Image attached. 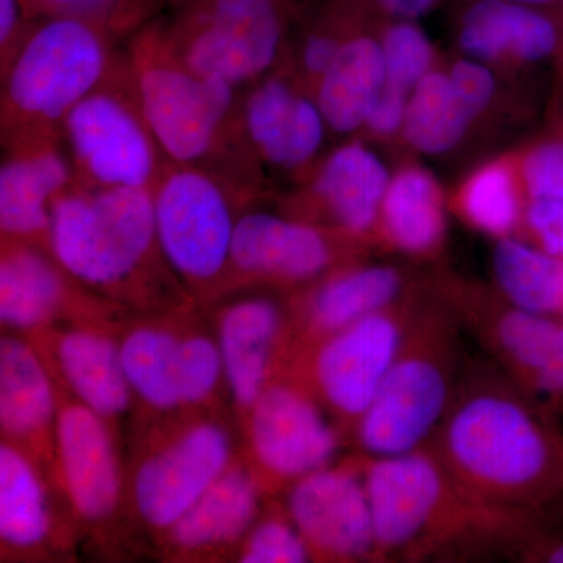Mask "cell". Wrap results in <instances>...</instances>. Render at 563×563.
<instances>
[{"label": "cell", "mask_w": 563, "mask_h": 563, "mask_svg": "<svg viewBox=\"0 0 563 563\" xmlns=\"http://www.w3.org/2000/svg\"><path fill=\"white\" fill-rule=\"evenodd\" d=\"M285 507L313 562H373V517L361 453L292 484Z\"/></svg>", "instance_id": "15"}, {"label": "cell", "mask_w": 563, "mask_h": 563, "mask_svg": "<svg viewBox=\"0 0 563 563\" xmlns=\"http://www.w3.org/2000/svg\"><path fill=\"white\" fill-rule=\"evenodd\" d=\"M432 295L526 395L550 410L563 409V321L472 282L444 277Z\"/></svg>", "instance_id": "7"}, {"label": "cell", "mask_w": 563, "mask_h": 563, "mask_svg": "<svg viewBox=\"0 0 563 563\" xmlns=\"http://www.w3.org/2000/svg\"><path fill=\"white\" fill-rule=\"evenodd\" d=\"M192 0H120L113 14H111V24L114 25H131L140 22L157 10L162 5H177L185 7Z\"/></svg>", "instance_id": "42"}, {"label": "cell", "mask_w": 563, "mask_h": 563, "mask_svg": "<svg viewBox=\"0 0 563 563\" xmlns=\"http://www.w3.org/2000/svg\"><path fill=\"white\" fill-rule=\"evenodd\" d=\"M421 298L410 288L379 312L291 352L287 368L317 396L344 442L376 398Z\"/></svg>", "instance_id": "6"}, {"label": "cell", "mask_w": 563, "mask_h": 563, "mask_svg": "<svg viewBox=\"0 0 563 563\" xmlns=\"http://www.w3.org/2000/svg\"><path fill=\"white\" fill-rule=\"evenodd\" d=\"M374 236L393 251L429 258L446 240V206L433 174L406 166L391 176Z\"/></svg>", "instance_id": "29"}, {"label": "cell", "mask_w": 563, "mask_h": 563, "mask_svg": "<svg viewBox=\"0 0 563 563\" xmlns=\"http://www.w3.org/2000/svg\"><path fill=\"white\" fill-rule=\"evenodd\" d=\"M152 195L166 266L195 290L224 279L236 220L220 181L196 166L176 165L161 173Z\"/></svg>", "instance_id": "11"}, {"label": "cell", "mask_w": 563, "mask_h": 563, "mask_svg": "<svg viewBox=\"0 0 563 563\" xmlns=\"http://www.w3.org/2000/svg\"><path fill=\"white\" fill-rule=\"evenodd\" d=\"M58 396L36 344L20 333L0 340V429L36 462H55Z\"/></svg>", "instance_id": "20"}, {"label": "cell", "mask_w": 563, "mask_h": 563, "mask_svg": "<svg viewBox=\"0 0 563 563\" xmlns=\"http://www.w3.org/2000/svg\"><path fill=\"white\" fill-rule=\"evenodd\" d=\"M391 265L347 263L302 287L288 299L292 347L309 346L391 306L410 290Z\"/></svg>", "instance_id": "19"}, {"label": "cell", "mask_w": 563, "mask_h": 563, "mask_svg": "<svg viewBox=\"0 0 563 563\" xmlns=\"http://www.w3.org/2000/svg\"><path fill=\"white\" fill-rule=\"evenodd\" d=\"M244 422L250 463L265 495L287 492L331 465L346 443L317 396L288 368L269 380Z\"/></svg>", "instance_id": "10"}, {"label": "cell", "mask_w": 563, "mask_h": 563, "mask_svg": "<svg viewBox=\"0 0 563 563\" xmlns=\"http://www.w3.org/2000/svg\"><path fill=\"white\" fill-rule=\"evenodd\" d=\"M387 85L412 92L433 68L435 49L418 21L387 18L379 35Z\"/></svg>", "instance_id": "34"}, {"label": "cell", "mask_w": 563, "mask_h": 563, "mask_svg": "<svg viewBox=\"0 0 563 563\" xmlns=\"http://www.w3.org/2000/svg\"><path fill=\"white\" fill-rule=\"evenodd\" d=\"M440 3L442 0H380L376 9L384 18L418 21L435 10Z\"/></svg>", "instance_id": "43"}, {"label": "cell", "mask_w": 563, "mask_h": 563, "mask_svg": "<svg viewBox=\"0 0 563 563\" xmlns=\"http://www.w3.org/2000/svg\"><path fill=\"white\" fill-rule=\"evenodd\" d=\"M135 63L133 91L162 154L174 165L203 161L231 117L235 88L188 68L165 36L144 41Z\"/></svg>", "instance_id": "8"}, {"label": "cell", "mask_w": 563, "mask_h": 563, "mask_svg": "<svg viewBox=\"0 0 563 563\" xmlns=\"http://www.w3.org/2000/svg\"><path fill=\"white\" fill-rule=\"evenodd\" d=\"M391 174L365 144H343L322 162L313 196L332 231L357 242L376 233Z\"/></svg>", "instance_id": "25"}, {"label": "cell", "mask_w": 563, "mask_h": 563, "mask_svg": "<svg viewBox=\"0 0 563 563\" xmlns=\"http://www.w3.org/2000/svg\"><path fill=\"white\" fill-rule=\"evenodd\" d=\"M265 495L251 463H231L195 506L166 531V542L180 554L207 553L243 542L258 520Z\"/></svg>", "instance_id": "27"}, {"label": "cell", "mask_w": 563, "mask_h": 563, "mask_svg": "<svg viewBox=\"0 0 563 563\" xmlns=\"http://www.w3.org/2000/svg\"><path fill=\"white\" fill-rule=\"evenodd\" d=\"M70 282L51 251L40 244L2 239L0 320L14 333H40L68 310Z\"/></svg>", "instance_id": "26"}, {"label": "cell", "mask_w": 563, "mask_h": 563, "mask_svg": "<svg viewBox=\"0 0 563 563\" xmlns=\"http://www.w3.org/2000/svg\"><path fill=\"white\" fill-rule=\"evenodd\" d=\"M520 179L528 199L563 201V140L532 147L521 162Z\"/></svg>", "instance_id": "36"}, {"label": "cell", "mask_w": 563, "mask_h": 563, "mask_svg": "<svg viewBox=\"0 0 563 563\" xmlns=\"http://www.w3.org/2000/svg\"><path fill=\"white\" fill-rule=\"evenodd\" d=\"M243 129L263 161L292 172L313 161L329 128L314 98L269 77L247 96Z\"/></svg>", "instance_id": "23"}, {"label": "cell", "mask_w": 563, "mask_h": 563, "mask_svg": "<svg viewBox=\"0 0 563 563\" xmlns=\"http://www.w3.org/2000/svg\"><path fill=\"white\" fill-rule=\"evenodd\" d=\"M521 228L533 246L563 258V201L528 199Z\"/></svg>", "instance_id": "38"}, {"label": "cell", "mask_w": 563, "mask_h": 563, "mask_svg": "<svg viewBox=\"0 0 563 563\" xmlns=\"http://www.w3.org/2000/svg\"><path fill=\"white\" fill-rule=\"evenodd\" d=\"M102 22L76 13L49 14L25 32L7 65L3 118L24 135H46L98 90L110 68Z\"/></svg>", "instance_id": "5"}, {"label": "cell", "mask_w": 563, "mask_h": 563, "mask_svg": "<svg viewBox=\"0 0 563 563\" xmlns=\"http://www.w3.org/2000/svg\"><path fill=\"white\" fill-rule=\"evenodd\" d=\"M561 24L550 9L512 0H466L457 24L465 57L484 63L547 60L561 43Z\"/></svg>", "instance_id": "24"}, {"label": "cell", "mask_w": 563, "mask_h": 563, "mask_svg": "<svg viewBox=\"0 0 563 563\" xmlns=\"http://www.w3.org/2000/svg\"><path fill=\"white\" fill-rule=\"evenodd\" d=\"M27 14L24 0H0V46L3 55L16 51L18 44L24 38L22 29Z\"/></svg>", "instance_id": "41"}, {"label": "cell", "mask_w": 563, "mask_h": 563, "mask_svg": "<svg viewBox=\"0 0 563 563\" xmlns=\"http://www.w3.org/2000/svg\"><path fill=\"white\" fill-rule=\"evenodd\" d=\"M239 558L244 563L312 562L309 548L285 506L274 507L255 521L244 537Z\"/></svg>", "instance_id": "35"}, {"label": "cell", "mask_w": 563, "mask_h": 563, "mask_svg": "<svg viewBox=\"0 0 563 563\" xmlns=\"http://www.w3.org/2000/svg\"><path fill=\"white\" fill-rule=\"evenodd\" d=\"M446 73L463 103L477 120L495 99L496 87H498L495 73L488 63L465 57V55L454 62Z\"/></svg>", "instance_id": "37"}, {"label": "cell", "mask_w": 563, "mask_h": 563, "mask_svg": "<svg viewBox=\"0 0 563 563\" xmlns=\"http://www.w3.org/2000/svg\"><path fill=\"white\" fill-rule=\"evenodd\" d=\"M232 462V437L222 422H185L144 451L133 470L131 498L140 520L152 531H169Z\"/></svg>", "instance_id": "13"}, {"label": "cell", "mask_w": 563, "mask_h": 563, "mask_svg": "<svg viewBox=\"0 0 563 563\" xmlns=\"http://www.w3.org/2000/svg\"><path fill=\"white\" fill-rule=\"evenodd\" d=\"M29 13L31 11H41V13H76L92 20H109L111 11L117 5L118 0H24Z\"/></svg>", "instance_id": "40"}, {"label": "cell", "mask_w": 563, "mask_h": 563, "mask_svg": "<svg viewBox=\"0 0 563 563\" xmlns=\"http://www.w3.org/2000/svg\"><path fill=\"white\" fill-rule=\"evenodd\" d=\"M73 162L46 135L22 136L0 168L3 240L49 247L52 209L73 187Z\"/></svg>", "instance_id": "21"}, {"label": "cell", "mask_w": 563, "mask_h": 563, "mask_svg": "<svg viewBox=\"0 0 563 563\" xmlns=\"http://www.w3.org/2000/svg\"><path fill=\"white\" fill-rule=\"evenodd\" d=\"M369 2H372L374 7H377L379 5L380 0H369Z\"/></svg>", "instance_id": "45"}, {"label": "cell", "mask_w": 563, "mask_h": 563, "mask_svg": "<svg viewBox=\"0 0 563 563\" xmlns=\"http://www.w3.org/2000/svg\"><path fill=\"white\" fill-rule=\"evenodd\" d=\"M362 242L313 222L252 211L236 220L231 269L244 279L306 287L354 263Z\"/></svg>", "instance_id": "16"}, {"label": "cell", "mask_w": 563, "mask_h": 563, "mask_svg": "<svg viewBox=\"0 0 563 563\" xmlns=\"http://www.w3.org/2000/svg\"><path fill=\"white\" fill-rule=\"evenodd\" d=\"M214 339L233 406L246 420L269 380L290 362L287 306L266 296L236 299L218 313Z\"/></svg>", "instance_id": "18"}, {"label": "cell", "mask_w": 563, "mask_h": 563, "mask_svg": "<svg viewBox=\"0 0 563 563\" xmlns=\"http://www.w3.org/2000/svg\"><path fill=\"white\" fill-rule=\"evenodd\" d=\"M521 179L512 166L493 162L473 173L459 195L457 207L463 220L476 231L506 239L523 222L526 202L521 198Z\"/></svg>", "instance_id": "33"}, {"label": "cell", "mask_w": 563, "mask_h": 563, "mask_svg": "<svg viewBox=\"0 0 563 563\" xmlns=\"http://www.w3.org/2000/svg\"><path fill=\"white\" fill-rule=\"evenodd\" d=\"M512 2L525 3V5L543 7V9H551V7L559 5L561 0H512Z\"/></svg>", "instance_id": "44"}, {"label": "cell", "mask_w": 563, "mask_h": 563, "mask_svg": "<svg viewBox=\"0 0 563 563\" xmlns=\"http://www.w3.org/2000/svg\"><path fill=\"white\" fill-rule=\"evenodd\" d=\"M409 96V92L385 84L384 91L369 111L363 129L376 136H393L401 133Z\"/></svg>", "instance_id": "39"}, {"label": "cell", "mask_w": 563, "mask_h": 563, "mask_svg": "<svg viewBox=\"0 0 563 563\" xmlns=\"http://www.w3.org/2000/svg\"><path fill=\"white\" fill-rule=\"evenodd\" d=\"M16 444H0V540L14 553H32L51 539L54 520L43 473Z\"/></svg>", "instance_id": "30"}, {"label": "cell", "mask_w": 563, "mask_h": 563, "mask_svg": "<svg viewBox=\"0 0 563 563\" xmlns=\"http://www.w3.org/2000/svg\"><path fill=\"white\" fill-rule=\"evenodd\" d=\"M496 290L529 312L563 317V258L515 236L496 240L492 254Z\"/></svg>", "instance_id": "31"}, {"label": "cell", "mask_w": 563, "mask_h": 563, "mask_svg": "<svg viewBox=\"0 0 563 563\" xmlns=\"http://www.w3.org/2000/svg\"><path fill=\"white\" fill-rule=\"evenodd\" d=\"M490 358H466L426 446L463 490L506 509L542 512L563 498V432Z\"/></svg>", "instance_id": "1"}, {"label": "cell", "mask_w": 563, "mask_h": 563, "mask_svg": "<svg viewBox=\"0 0 563 563\" xmlns=\"http://www.w3.org/2000/svg\"><path fill=\"white\" fill-rule=\"evenodd\" d=\"M362 455L373 562H424L487 551L510 558L539 521L540 512L473 498L426 444L398 455Z\"/></svg>", "instance_id": "2"}, {"label": "cell", "mask_w": 563, "mask_h": 563, "mask_svg": "<svg viewBox=\"0 0 563 563\" xmlns=\"http://www.w3.org/2000/svg\"><path fill=\"white\" fill-rule=\"evenodd\" d=\"M474 121L446 70L433 69L410 92L401 135L412 150L435 157L454 151Z\"/></svg>", "instance_id": "32"}, {"label": "cell", "mask_w": 563, "mask_h": 563, "mask_svg": "<svg viewBox=\"0 0 563 563\" xmlns=\"http://www.w3.org/2000/svg\"><path fill=\"white\" fill-rule=\"evenodd\" d=\"M36 335L46 340V354L40 352L73 398L111 428L131 410L135 396L113 336L95 325L51 328Z\"/></svg>", "instance_id": "22"}, {"label": "cell", "mask_w": 563, "mask_h": 563, "mask_svg": "<svg viewBox=\"0 0 563 563\" xmlns=\"http://www.w3.org/2000/svg\"><path fill=\"white\" fill-rule=\"evenodd\" d=\"M285 32L284 0H192L165 40L188 68L236 90L272 68Z\"/></svg>", "instance_id": "9"}, {"label": "cell", "mask_w": 563, "mask_h": 563, "mask_svg": "<svg viewBox=\"0 0 563 563\" xmlns=\"http://www.w3.org/2000/svg\"><path fill=\"white\" fill-rule=\"evenodd\" d=\"M60 128L70 162L88 187L154 188L162 151L136 99L102 84L66 114Z\"/></svg>", "instance_id": "14"}, {"label": "cell", "mask_w": 563, "mask_h": 563, "mask_svg": "<svg viewBox=\"0 0 563 563\" xmlns=\"http://www.w3.org/2000/svg\"><path fill=\"white\" fill-rule=\"evenodd\" d=\"M109 422L69 395L58 398L55 466L73 512L88 525L117 515L122 474Z\"/></svg>", "instance_id": "17"}, {"label": "cell", "mask_w": 563, "mask_h": 563, "mask_svg": "<svg viewBox=\"0 0 563 563\" xmlns=\"http://www.w3.org/2000/svg\"><path fill=\"white\" fill-rule=\"evenodd\" d=\"M563 410V409H562Z\"/></svg>", "instance_id": "47"}, {"label": "cell", "mask_w": 563, "mask_h": 563, "mask_svg": "<svg viewBox=\"0 0 563 563\" xmlns=\"http://www.w3.org/2000/svg\"><path fill=\"white\" fill-rule=\"evenodd\" d=\"M133 396L155 412L207 406L225 383L217 339L165 322L133 325L120 342Z\"/></svg>", "instance_id": "12"}, {"label": "cell", "mask_w": 563, "mask_h": 563, "mask_svg": "<svg viewBox=\"0 0 563 563\" xmlns=\"http://www.w3.org/2000/svg\"><path fill=\"white\" fill-rule=\"evenodd\" d=\"M559 5H562V10H563V0H561V2H559Z\"/></svg>", "instance_id": "46"}, {"label": "cell", "mask_w": 563, "mask_h": 563, "mask_svg": "<svg viewBox=\"0 0 563 563\" xmlns=\"http://www.w3.org/2000/svg\"><path fill=\"white\" fill-rule=\"evenodd\" d=\"M47 251L81 287L121 295L163 258L152 188L70 187L52 209Z\"/></svg>", "instance_id": "4"}, {"label": "cell", "mask_w": 563, "mask_h": 563, "mask_svg": "<svg viewBox=\"0 0 563 563\" xmlns=\"http://www.w3.org/2000/svg\"><path fill=\"white\" fill-rule=\"evenodd\" d=\"M387 84L379 36L350 31L331 68L317 81L314 101L336 133L365 128L369 111Z\"/></svg>", "instance_id": "28"}, {"label": "cell", "mask_w": 563, "mask_h": 563, "mask_svg": "<svg viewBox=\"0 0 563 563\" xmlns=\"http://www.w3.org/2000/svg\"><path fill=\"white\" fill-rule=\"evenodd\" d=\"M463 331L435 296L422 295L398 354L351 444L383 457L422 446L443 420L461 383Z\"/></svg>", "instance_id": "3"}]
</instances>
